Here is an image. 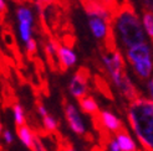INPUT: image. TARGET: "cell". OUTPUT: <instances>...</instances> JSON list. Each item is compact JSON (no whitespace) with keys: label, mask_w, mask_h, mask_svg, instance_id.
Wrapping results in <instances>:
<instances>
[{"label":"cell","mask_w":153,"mask_h":151,"mask_svg":"<svg viewBox=\"0 0 153 151\" xmlns=\"http://www.w3.org/2000/svg\"><path fill=\"white\" fill-rule=\"evenodd\" d=\"M148 92H149V95H151V98H152V100H153V84L151 82H148Z\"/></svg>","instance_id":"21"},{"label":"cell","mask_w":153,"mask_h":151,"mask_svg":"<svg viewBox=\"0 0 153 151\" xmlns=\"http://www.w3.org/2000/svg\"><path fill=\"white\" fill-rule=\"evenodd\" d=\"M18 136L21 140V142L24 144L29 150L36 151V145H35V134L31 131V129L27 125H22L16 128Z\"/></svg>","instance_id":"9"},{"label":"cell","mask_w":153,"mask_h":151,"mask_svg":"<svg viewBox=\"0 0 153 151\" xmlns=\"http://www.w3.org/2000/svg\"><path fill=\"white\" fill-rule=\"evenodd\" d=\"M65 117L70 128L77 135H83L85 134V125L82 123V119L79 114L77 109H76L72 104H65Z\"/></svg>","instance_id":"5"},{"label":"cell","mask_w":153,"mask_h":151,"mask_svg":"<svg viewBox=\"0 0 153 151\" xmlns=\"http://www.w3.org/2000/svg\"><path fill=\"white\" fill-rule=\"evenodd\" d=\"M127 58H128V61L132 63V66L134 63L144 61V59H151L152 58L151 47L148 46L147 42L140 43V45H137V46H133V47L127 50Z\"/></svg>","instance_id":"6"},{"label":"cell","mask_w":153,"mask_h":151,"mask_svg":"<svg viewBox=\"0 0 153 151\" xmlns=\"http://www.w3.org/2000/svg\"><path fill=\"white\" fill-rule=\"evenodd\" d=\"M42 122H44V126L49 131H55L57 129V123L52 117L46 115L45 118H42Z\"/></svg>","instance_id":"16"},{"label":"cell","mask_w":153,"mask_h":151,"mask_svg":"<svg viewBox=\"0 0 153 151\" xmlns=\"http://www.w3.org/2000/svg\"><path fill=\"white\" fill-rule=\"evenodd\" d=\"M26 45V50H27V54L29 55H34L35 52H36V41L34 39H31Z\"/></svg>","instance_id":"17"},{"label":"cell","mask_w":153,"mask_h":151,"mask_svg":"<svg viewBox=\"0 0 153 151\" xmlns=\"http://www.w3.org/2000/svg\"><path fill=\"white\" fill-rule=\"evenodd\" d=\"M151 83H152V84H153V77H152V79H151Z\"/></svg>","instance_id":"24"},{"label":"cell","mask_w":153,"mask_h":151,"mask_svg":"<svg viewBox=\"0 0 153 151\" xmlns=\"http://www.w3.org/2000/svg\"><path fill=\"white\" fill-rule=\"evenodd\" d=\"M57 58L61 63V67L66 71L67 68L72 67L76 63V54L67 46H57Z\"/></svg>","instance_id":"8"},{"label":"cell","mask_w":153,"mask_h":151,"mask_svg":"<svg viewBox=\"0 0 153 151\" xmlns=\"http://www.w3.org/2000/svg\"><path fill=\"white\" fill-rule=\"evenodd\" d=\"M81 1H82V5H96V6L103 7V9L108 10L113 15V18L120 10L116 0H81Z\"/></svg>","instance_id":"11"},{"label":"cell","mask_w":153,"mask_h":151,"mask_svg":"<svg viewBox=\"0 0 153 151\" xmlns=\"http://www.w3.org/2000/svg\"><path fill=\"white\" fill-rule=\"evenodd\" d=\"M113 22L122 43L127 48L146 42V34L143 30V24L141 22L140 18L137 16L134 10L131 7V5H122L117 14L114 15Z\"/></svg>","instance_id":"2"},{"label":"cell","mask_w":153,"mask_h":151,"mask_svg":"<svg viewBox=\"0 0 153 151\" xmlns=\"http://www.w3.org/2000/svg\"><path fill=\"white\" fill-rule=\"evenodd\" d=\"M64 151H76L70 144H68V142H67V144H65L64 145Z\"/></svg>","instance_id":"22"},{"label":"cell","mask_w":153,"mask_h":151,"mask_svg":"<svg viewBox=\"0 0 153 151\" xmlns=\"http://www.w3.org/2000/svg\"><path fill=\"white\" fill-rule=\"evenodd\" d=\"M14 110V118H15V123H16V128L25 125V117H24V109L21 108L20 104H15L13 107Z\"/></svg>","instance_id":"15"},{"label":"cell","mask_w":153,"mask_h":151,"mask_svg":"<svg viewBox=\"0 0 153 151\" xmlns=\"http://www.w3.org/2000/svg\"><path fill=\"white\" fill-rule=\"evenodd\" d=\"M37 110H39L40 115H41L42 118H45L46 115H49V114H48V110H46V108H45L41 103H37Z\"/></svg>","instance_id":"20"},{"label":"cell","mask_w":153,"mask_h":151,"mask_svg":"<svg viewBox=\"0 0 153 151\" xmlns=\"http://www.w3.org/2000/svg\"><path fill=\"white\" fill-rule=\"evenodd\" d=\"M97 119L98 122H100V124L105 128V129L110 130L112 133H118L120 130L123 129V126H122L120 119L113 115L112 113L107 111V110H103V111H100V114L97 115Z\"/></svg>","instance_id":"7"},{"label":"cell","mask_w":153,"mask_h":151,"mask_svg":"<svg viewBox=\"0 0 153 151\" xmlns=\"http://www.w3.org/2000/svg\"><path fill=\"white\" fill-rule=\"evenodd\" d=\"M79 103H80V107H81V110L86 114H90V115H95L97 117L100 114L98 111V105L97 103L95 102V99L92 97H85L82 99H79Z\"/></svg>","instance_id":"12"},{"label":"cell","mask_w":153,"mask_h":151,"mask_svg":"<svg viewBox=\"0 0 153 151\" xmlns=\"http://www.w3.org/2000/svg\"><path fill=\"white\" fill-rule=\"evenodd\" d=\"M3 136H4V140L7 142V144H11L13 142V135H11V133L9 130H4Z\"/></svg>","instance_id":"19"},{"label":"cell","mask_w":153,"mask_h":151,"mask_svg":"<svg viewBox=\"0 0 153 151\" xmlns=\"http://www.w3.org/2000/svg\"><path fill=\"white\" fill-rule=\"evenodd\" d=\"M142 24L144 27V31H146V34L149 36V39L153 42V11H148V10L144 11Z\"/></svg>","instance_id":"14"},{"label":"cell","mask_w":153,"mask_h":151,"mask_svg":"<svg viewBox=\"0 0 153 151\" xmlns=\"http://www.w3.org/2000/svg\"><path fill=\"white\" fill-rule=\"evenodd\" d=\"M133 68L134 72L140 76L141 78H148L151 73H152V68H153V62H152V58L151 59H144V61H141L138 63H134L133 65Z\"/></svg>","instance_id":"13"},{"label":"cell","mask_w":153,"mask_h":151,"mask_svg":"<svg viewBox=\"0 0 153 151\" xmlns=\"http://www.w3.org/2000/svg\"><path fill=\"white\" fill-rule=\"evenodd\" d=\"M116 140L121 147V151H136L134 141L132 140L131 136H129V134L127 133V130L125 128L116 134Z\"/></svg>","instance_id":"10"},{"label":"cell","mask_w":153,"mask_h":151,"mask_svg":"<svg viewBox=\"0 0 153 151\" xmlns=\"http://www.w3.org/2000/svg\"><path fill=\"white\" fill-rule=\"evenodd\" d=\"M128 120L142 146L153 151V100L138 98L128 107Z\"/></svg>","instance_id":"1"},{"label":"cell","mask_w":153,"mask_h":151,"mask_svg":"<svg viewBox=\"0 0 153 151\" xmlns=\"http://www.w3.org/2000/svg\"><path fill=\"white\" fill-rule=\"evenodd\" d=\"M108 147H110V151H121V147L118 145L117 140H110Z\"/></svg>","instance_id":"18"},{"label":"cell","mask_w":153,"mask_h":151,"mask_svg":"<svg viewBox=\"0 0 153 151\" xmlns=\"http://www.w3.org/2000/svg\"><path fill=\"white\" fill-rule=\"evenodd\" d=\"M16 16L19 20V31L21 40L27 43L31 37V25H33V14L27 7H19L16 11Z\"/></svg>","instance_id":"4"},{"label":"cell","mask_w":153,"mask_h":151,"mask_svg":"<svg viewBox=\"0 0 153 151\" xmlns=\"http://www.w3.org/2000/svg\"><path fill=\"white\" fill-rule=\"evenodd\" d=\"M0 9H1V11H6V5H5V1L4 0H0Z\"/></svg>","instance_id":"23"},{"label":"cell","mask_w":153,"mask_h":151,"mask_svg":"<svg viewBox=\"0 0 153 151\" xmlns=\"http://www.w3.org/2000/svg\"><path fill=\"white\" fill-rule=\"evenodd\" d=\"M90 77L88 71L86 68H80L77 72L74 74V77L70 82V89L71 94L77 98V99H82V98L87 97V79Z\"/></svg>","instance_id":"3"}]
</instances>
